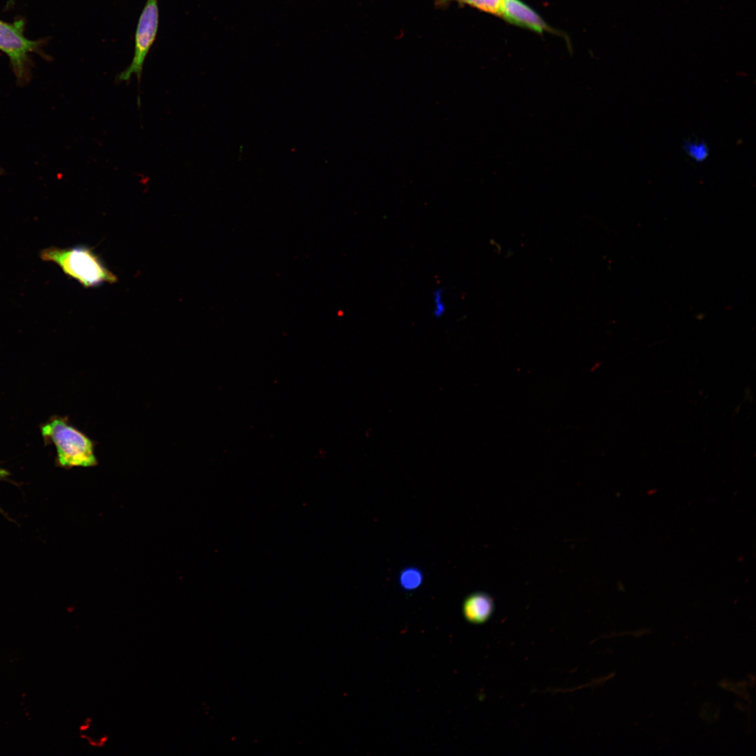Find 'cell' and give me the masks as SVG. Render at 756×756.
I'll use <instances>...</instances> for the list:
<instances>
[{"label": "cell", "instance_id": "6da1fadb", "mask_svg": "<svg viewBox=\"0 0 756 756\" xmlns=\"http://www.w3.org/2000/svg\"><path fill=\"white\" fill-rule=\"evenodd\" d=\"M41 258L57 264L63 272L78 281L85 288L113 284L118 278L102 262L100 257L86 246L61 248L50 246L40 253Z\"/></svg>", "mask_w": 756, "mask_h": 756}, {"label": "cell", "instance_id": "7a4b0ae2", "mask_svg": "<svg viewBox=\"0 0 756 756\" xmlns=\"http://www.w3.org/2000/svg\"><path fill=\"white\" fill-rule=\"evenodd\" d=\"M42 433L55 444L57 461L63 467H91L97 463L94 443L66 420L56 418L42 428Z\"/></svg>", "mask_w": 756, "mask_h": 756}, {"label": "cell", "instance_id": "3957f363", "mask_svg": "<svg viewBox=\"0 0 756 756\" xmlns=\"http://www.w3.org/2000/svg\"><path fill=\"white\" fill-rule=\"evenodd\" d=\"M23 19L8 23L0 20V50L7 55L18 83L27 82L30 75L29 53H39L43 40L31 41L24 36Z\"/></svg>", "mask_w": 756, "mask_h": 756}, {"label": "cell", "instance_id": "277c9868", "mask_svg": "<svg viewBox=\"0 0 756 756\" xmlns=\"http://www.w3.org/2000/svg\"><path fill=\"white\" fill-rule=\"evenodd\" d=\"M158 27V0H147L136 27L133 59L130 66L120 74L118 80H128L132 75L140 80L145 59L155 39Z\"/></svg>", "mask_w": 756, "mask_h": 756}, {"label": "cell", "instance_id": "5b68a950", "mask_svg": "<svg viewBox=\"0 0 756 756\" xmlns=\"http://www.w3.org/2000/svg\"><path fill=\"white\" fill-rule=\"evenodd\" d=\"M499 18L507 22L540 34H559L531 7L522 0H503Z\"/></svg>", "mask_w": 756, "mask_h": 756}, {"label": "cell", "instance_id": "8992f818", "mask_svg": "<svg viewBox=\"0 0 756 756\" xmlns=\"http://www.w3.org/2000/svg\"><path fill=\"white\" fill-rule=\"evenodd\" d=\"M493 598L484 592H475L468 595L463 603V613L467 621L472 624L486 622L493 612Z\"/></svg>", "mask_w": 756, "mask_h": 756}, {"label": "cell", "instance_id": "52a82bcc", "mask_svg": "<svg viewBox=\"0 0 756 756\" xmlns=\"http://www.w3.org/2000/svg\"><path fill=\"white\" fill-rule=\"evenodd\" d=\"M452 1L498 17L503 0H435V5L443 7Z\"/></svg>", "mask_w": 756, "mask_h": 756}, {"label": "cell", "instance_id": "ba28073f", "mask_svg": "<svg viewBox=\"0 0 756 756\" xmlns=\"http://www.w3.org/2000/svg\"><path fill=\"white\" fill-rule=\"evenodd\" d=\"M423 580L424 575L419 569L408 567L400 572L398 580L400 587L404 590L412 591L419 587Z\"/></svg>", "mask_w": 756, "mask_h": 756}, {"label": "cell", "instance_id": "9c48e42d", "mask_svg": "<svg viewBox=\"0 0 756 756\" xmlns=\"http://www.w3.org/2000/svg\"><path fill=\"white\" fill-rule=\"evenodd\" d=\"M683 150L696 162H704L709 155V148L704 140L687 141L683 144Z\"/></svg>", "mask_w": 756, "mask_h": 756}, {"label": "cell", "instance_id": "30bf717a", "mask_svg": "<svg viewBox=\"0 0 756 756\" xmlns=\"http://www.w3.org/2000/svg\"><path fill=\"white\" fill-rule=\"evenodd\" d=\"M432 315L435 318L443 317L447 311L444 291L441 287L436 288L432 293Z\"/></svg>", "mask_w": 756, "mask_h": 756}, {"label": "cell", "instance_id": "8fae6325", "mask_svg": "<svg viewBox=\"0 0 756 756\" xmlns=\"http://www.w3.org/2000/svg\"><path fill=\"white\" fill-rule=\"evenodd\" d=\"M8 472H7V471H6L5 470H3V469H1V468H0V477H6V476H7V475H8Z\"/></svg>", "mask_w": 756, "mask_h": 756}]
</instances>
